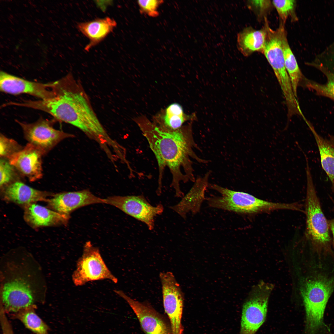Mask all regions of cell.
Returning <instances> with one entry per match:
<instances>
[{"label": "cell", "mask_w": 334, "mask_h": 334, "mask_svg": "<svg viewBox=\"0 0 334 334\" xmlns=\"http://www.w3.org/2000/svg\"><path fill=\"white\" fill-rule=\"evenodd\" d=\"M54 83L51 89L55 96L32 101L30 107L44 111L60 121L76 127L96 142L104 152L115 147L117 142L108 135L81 84L72 74L69 73Z\"/></svg>", "instance_id": "obj_1"}, {"label": "cell", "mask_w": 334, "mask_h": 334, "mask_svg": "<svg viewBox=\"0 0 334 334\" xmlns=\"http://www.w3.org/2000/svg\"><path fill=\"white\" fill-rule=\"evenodd\" d=\"M140 126L158 164L157 194L160 195L161 193L164 171L167 167L172 175L171 186L175 190L176 197H183L180 182H194L196 179L192 159L199 163L208 162V161L199 157L194 151L195 148H199L194 140L191 124L172 131L164 130L149 123L140 124Z\"/></svg>", "instance_id": "obj_2"}, {"label": "cell", "mask_w": 334, "mask_h": 334, "mask_svg": "<svg viewBox=\"0 0 334 334\" xmlns=\"http://www.w3.org/2000/svg\"><path fill=\"white\" fill-rule=\"evenodd\" d=\"M334 289V278L317 276L304 281L301 293L306 312L304 334H320L326 327L325 308Z\"/></svg>", "instance_id": "obj_3"}, {"label": "cell", "mask_w": 334, "mask_h": 334, "mask_svg": "<svg viewBox=\"0 0 334 334\" xmlns=\"http://www.w3.org/2000/svg\"><path fill=\"white\" fill-rule=\"evenodd\" d=\"M208 187L220 194V196L206 198L211 207L240 214H251L280 209L296 210V203H279L269 202L248 193L234 191L216 184H209Z\"/></svg>", "instance_id": "obj_4"}, {"label": "cell", "mask_w": 334, "mask_h": 334, "mask_svg": "<svg viewBox=\"0 0 334 334\" xmlns=\"http://www.w3.org/2000/svg\"><path fill=\"white\" fill-rule=\"evenodd\" d=\"M305 203L307 235L315 245L328 246L330 241L328 221L322 211L308 165Z\"/></svg>", "instance_id": "obj_5"}, {"label": "cell", "mask_w": 334, "mask_h": 334, "mask_svg": "<svg viewBox=\"0 0 334 334\" xmlns=\"http://www.w3.org/2000/svg\"><path fill=\"white\" fill-rule=\"evenodd\" d=\"M266 36L263 54L272 67L285 97L293 94L291 82L285 64L282 45L283 36L287 33L285 24L280 22L278 28L273 30L267 18L264 19Z\"/></svg>", "instance_id": "obj_6"}, {"label": "cell", "mask_w": 334, "mask_h": 334, "mask_svg": "<svg viewBox=\"0 0 334 334\" xmlns=\"http://www.w3.org/2000/svg\"><path fill=\"white\" fill-rule=\"evenodd\" d=\"M273 288V285L263 281L254 287L243 306L240 334H255L263 324Z\"/></svg>", "instance_id": "obj_7"}, {"label": "cell", "mask_w": 334, "mask_h": 334, "mask_svg": "<svg viewBox=\"0 0 334 334\" xmlns=\"http://www.w3.org/2000/svg\"><path fill=\"white\" fill-rule=\"evenodd\" d=\"M72 279L76 286L105 279L109 280L114 283L118 281L106 265L99 249L90 241L84 245L82 255L77 261Z\"/></svg>", "instance_id": "obj_8"}, {"label": "cell", "mask_w": 334, "mask_h": 334, "mask_svg": "<svg viewBox=\"0 0 334 334\" xmlns=\"http://www.w3.org/2000/svg\"><path fill=\"white\" fill-rule=\"evenodd\" d=\"M105 203L113 206L145 224L150 230L154 226V218L164 210L162 205L153 206L143 195L113 196L105 199Z\"/></svg>", "instance_id": "obj_9"}, {"label": "cell", "mask_w": 334, "mask_h": 334, "mask_svg": "<svg viewBox=\"0 0 334 334\" xmlns=\"http://www.w3.org/2000/svg\"><path fill=\"white\" fill-rule=\"evenodd\" d=\"M17 122L29 143L39 149L44 154L63 140L75 137L72 134L55 129L52 121L42 118L32 123Z\"/></svg>", "instance_id": "obj_10"}, {"label": "cell", "mask_w": 334, "mask_h": 334, "mask_svg": "<svg viewBox=\"0 0 334 334\" xmlns=\"http://www.w3.org/2000/svg\"><path fill=\"white\" fill-rule=\"evenodd\" d=\"M114 291L129 305L146 334H172L171 328L149 304L133 299L121 290Z\"/></svg>", "instance_id": "obj_11"}, {"label": "cell", "mask_w": 334, "mask_h": 334, "mask_svg": "<svg viewBox=\"0 0 334 334\" xmlns=\"http://www.w3.org/2000/svg\"><path fill=\"white\" fill-rule=\"evenodd\" d=\"M54 82L43 83L26 80L3 71L0 73V90L12 95L26 94L47 100L55 96L51 89Z\"/></svg>", "instance_id": "obj_12"}, {"label": "cell", "mask_w": 334, "mask_h": 334, "mask_svg": "<svg viewBox=\"0 0 334 334\" xmlns=\"http://www.w3.org/2000/svg\"><path fill=\"white\" fill-rule=\"evenodd\" d=\"M46 202L51 209L69 216L80 208L95 204L105 203V199L96 196L87 189L57 194Z\"/></svg>", "instance_id": "obj_13"}, {"label": "cell", "mask_w": 334, "mask_h": 334, "mask_svg": "<svg viewBox=\"0 0 334 334\" xmlns=\"http://www.w3.org/2000/svg\"><path fill=\"white\" fill-rule=\"evenodd\" d=\"M43 152L29 143L12 155L8 159L10 163L31 182L42 176L41 157Z\"/></svg>", "instance_id": "obj_14"}, {"label": "cell", "mask_w": 334, "mask_h": 334, "mask_svg": "<svg viewBox=\"0 0 334 334\" xmlns=\"http://www.w3.org/2000/svg\"><path fill=\"white\" fill-rule=\"evenodd\" d=\"M3 303L5 310L18 313L32 306L33 298L27 284L15 280L6 284L2 290Z\"/></svg>", "instance_id": "obj_15"}, {"label": "cell", "mask_w": 334, "mask_h": 334, "mask_svg": "<svg viewBox=\"0 0 334 334\" xmlns=\"http://www.w3.org/2000/svg\"><path fill=\"white\" fill-rule=\"evenodd\" d=\"M211 173L210 171H209L203 176L196 178L193 186L186 195L178 203L170 208L184 219L186 218L187 214L190 212L193 214L199 212L202 203L206 199L205 193L208 187Z\"/></svg>", "instance_id": "obj_16"}, {"label": "cell", "mask_w": 334, "mask_h": 334, "mask_svg": "<svg viewBox=\"0 0 334 334\" xmlns=\"http://www.w3.org/2000/svg\"><path fill=\"white\" fill-rule=\"evenodd\" d=\"M70 217L35 203L24 207V220L33 228L66 225Z\"/></svg>", "instance_id": "obj_17"}, {"label": "cell", "mask_w": 334, "mask_h": 334, "mask_svg": "<svg viewBox=\"0 0 334 334\" xmlns=\"http://www.w3.org/2000/svg\"><path fill=\"white\" fill-rule=\"evenodd\" d=\"M51 196V193L35 189L19 181L8 185L3 191L5 199L24 207L38 201H46Z\"/></svg>", "instance_id": "obj_18"}, {"label": "cell", "mask_w": 334, "mask_h": 334, "mask_svg": "<svg viewBox=\"0 0 334 334\" xmlns=\"http://www.w3.org/2000/svg\"><path fill=\"white\" fill-rule=\"evenodd\" d=\"M116 26L115 20L109 17L78 23V30L89 40V43L85 46L84 50L89 51L99 44L113 31Z\"/></svg>", "instance_id": "obj_19"}, {"label": "cell", "mask_w": 334, "mask_h": 334, "mask_svg": "<svg viewBox=\"0 0 334 334\" xmlns=\"http://www.w3.org/2000/svg\"><path fill=\"white\" fill-rule=\"evenodd\" d=\"M266 33L264 25L259 30L255 29L250 26L244 28L237 35L238 50L245 57L250 56L255 52L263 54Z\"/></svg>", "instance_id": "obj_20"}, {"label": "cell", "mask_w": 334, "mask_h": 334, "mask_svg": "<svg viewBox=\"0 0 334 334\" xmlns=\"http://www.w3.org/2000/svg\"><path fill=\"white\" fill-rule=\"evenodd\" d=\"M308 126L319 150L322 167L334 187V143L320 136L310 124Z\"/></svg>", "instance_id": "obj_21"}, {"label": "cell", "mask_w": 334, "mask_h": 334, "mask_svg": "<svg viewBox=\"0 0 334 334\" xmlns=\"http://www.w3.org/2000/svg\"><path fill=\"white\" fill-rule=\"evenodd\" d=\"M197 119L195 113L187 115L184 113L183 108L180 105L174 103L169 105L166 108L162 123L161 126L158 127L165 131H174L181 128L185 121L189 120L193 121Z\"/></svg>", "instance_id": "obj_22"}, {"label": "cell", "mask_w": 334, "mask_h": 334, "mask_svg": "<svg viewBox=\"0 0 334 334\" xmlns=\"http://www.w3.org/2000/svg\"><path fill=\"white\" fill-rule=\"evenodd\" d=\"M282 45L285 67L290 78L294 95L297 98L298 87L302 79L303 75L289 45L287 33L283 36Z\"/></svg>", "instance_id": "obj_23"}, {"label": "cell", "mask_w": 334, "mask_h": 334, "mask_svg": "<svg viewBox=\"0 0 334 334\" xmlns=\"http://www.w3.org/2000/svg\"><path fill=\"white\" fill-rule=\"evenodd\" d=\"M32 307L17 313L16 316L26 327L35 334H49L47 325Z\"/></svg>", "instance_id": "obj_24"}, {"label": "cell", "mask_w": 334, "mask_h": 334, "mask_svg": "<svg viewBox=\"0 0 334 334\" xmlns=\"http://www.w3.org/2000/svg\"><path fill=\"white\" fill-rule=\"evenodd\" d=\"M319 67L327 78L326 82L324 84H320L306 80L305 84L306 86L319 95L334 100V73L322 66Z\"/></svg>", "instance_id": "obj_25"}, {"label": "cell", "mask_w": 334, "mask_h": 334, "mask_svg": "<svg viewBox=\"0 0 334 334\" xmlns=\"http://www.w3.org/2000/svg\"><path fill=\"white\" fill-rule=\"evenodd\" d=\"M272 5L276 8L280 22L285 24L287 19L290 17L292 20H297L295 14L296 1L293 0H273Z\"/></svg>", "instance_id": "obj_26"}, {"label": "cell", "mask_w": 334, "mask_h": 334, "mask_svg": "<svg viewBox=\"0 0 334 334\" xmlns=\"http://www.w3.org/2000/svg\"><path fill=\"white\" fill-rule=\"evenodd\" d=\"M21 147L15 140L1 134L0 155L1 157L9 159L12 155L21 150Z\"/></svg>", "instance_id": "obj_27"}, {"label": "cell", "mask_w": 334, "mask_h": 334, "mask_svg": "<svg viewBox=\"0 0 334 334\" xmlns=\"http://www.w3.org/2000/svg\"><path fill=\"white\" fill-rule=\"evenodd\" d=\"M13 166L4 159L0 161V186L1 187H4L10 184L12 180L14 174Z\"/></svg>", "instance_id": "obj_28"}, {"label": "cell", "mask_w": 334, "mask_h": 334, "mask_svg": "<svg viewBox=\"0 0 334 334\" xmlns=\"http://www.w3.org/2000/svg\"><path fill=\"white\" fill-rule=\"evenodd\" d=\"M246 3L248 8L255 12L259 18L263 17L264 19L272 4L270 0H249Z\"/></svg>", "instance_id": "obj_29"}, {"label": "cell", "mask_w": 334, "mask_h": 334, "mask_svg": "<svg viewBox=\"0 0 334 334\" xmlns=\"http://www.w3.org/2000/svg\"><path fill=\"white\" fill-rule=\"evenodd\" d=\"M163 1L158 0H139L137 3L140 12L151 17L158 15V8Z\"/></svg>", "instance_id": "obj_30"}, {"label": "cell", "mask_w": 334, "mask_h": 334, "mask_svg": "<svg viewBox=\"0 0 334 334\" xmlns=\"http://www.w3.org/2000/svg\"><path fill=\"white\" fill-rule=\"evenodd\" d=\"M329 228L332 232L334 241V218L328 221Z\"/></svg>", "instance_id": "obj_31"}, {"label": "cell", "mask_w": 334, "mask_h": 334, "mask_svg": "<svg viewBox=\"0 0 334 334\" xmlns=\"http://www.w3.org/2000/svg\"><path fill=\"white\" fill-rule=\"evenodd\" d=\"M330 334H331V333H330Z\"/></svg>", "instance_id": "obj_32"}, {"label": "cell", "mask_w": 334, "mask_h": 334, "mask_svg": "<svg viewBox=\"0 0 334 334\" xmlns=\"http://www.w3.org/2000/svg\"></svg>", "instance_id": "obj_33"}]
</instances>
